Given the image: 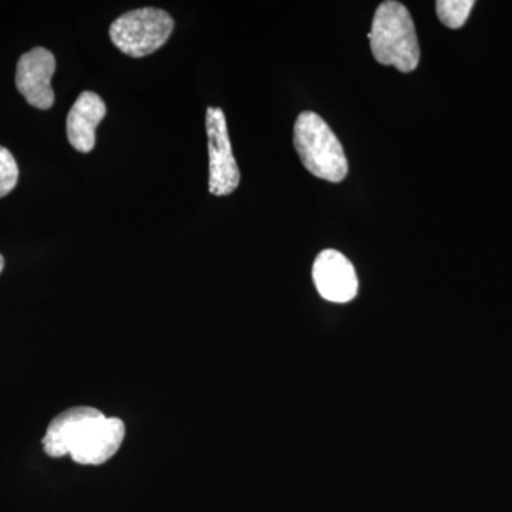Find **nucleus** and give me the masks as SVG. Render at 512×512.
<instances>
[{
    "instance_id": "obj_1",
    "label": "nucleus",
    "mask_w": 512,
    "mask_h": 512,
    "mask_svg": "<svg viewBox=\"0 0 512 512\" xmlns=\"http://www.w3.org/2000/svg\"><path fill=\"white\" fill-rule=\"evenodd\" d=\"M126 437V424L94 407L80 406L60 413L47 427L43 448L49 457L73 458L82 466H101L116 456Z\"/></svg>"
},
{
    "instance_id": "obj_2",
    "label": "nucleus",
    "mask_w": 512,
    "mask_h": 512,
    "mask_svg": "<svg viewBox=\"0 0 512 512\" xmlns=\"http://www.w3.org/2000/svg\"><path fill=\"white\" fill-rule=\"evenodd\" d=\"M373 56L383 66L410 73L420 62V46L412 16L400 2L387 0L377 8L367 33Z\"/></svg>"
},
{
    "instance_id": "obj_3",
    "label": "nucleus",
    "mask_w": 512,
    "mask_h": 512,
    "mask_svg": "<svg viewBox=\"0 0 512 512\" xmlns=\"http://www.w3.org/2000/svg\"><path fill=\"white\" fill-rule=\"evenodd\" d=\"M293 146L309 173L340 183L348 175L349 164L342 144L325 120L313 111H303L293 128Z\"/></svg>"
},
{
    "instance_id": "obj_4",
    "label": "nucleus",
    "mask_w": 512,
    "mask_h": 512,
    "mask_svg": "<svg viewBox=\"0 0 512 512\" xmlns=\"http://www.w3.org/2000/svg\"><path fill=\"white\" fill-rule=\"evenodd\" d=\"M174 30V20L163 9L141 8L124 13L110 26L113 45L131 57L157 52Z\"/></svg>"
},
{
    "instance_id": "obj_5",
    "label": "nucleus",
    "mask_w": 512,
    "mask_h": 512,
    "mask_svg": "<svg viewBox=\"0 0 512 512\" xmlns=\"http://www.w3.org/2000/svg\"><path fill=\"white\" fill-rule=\"evenodd\" d=\"M208 154H210V180L208 190L222 197L237 190L241 174L229 140L227 119L218 107L207 110Z\"/></svg>"
},
{
    "instance_id": "obj_6",
    "label": "nucleus",
    "mask_w": 512,
    "mask_h": 512,
    "mask_svg": "<svg viewBox=\"0 0 512 512\" xmlns=\"http://www.w3.org/2000/svg\"><path fill=\"white\" fill-rule=\"evenodd\" d=\"M56 72V59L50 50L36 47L20 57L16 69V87L30 106L49 110L55 104L52 77Z\"/></svg>"
},
{
    "instance_id": "obj_7",
    "label": "nucleus",
    "mask_w": 512,
    "mask_h": 512,
    "mask_svg": "<svg viewBox=\"0 0 512 512\" xmlns=\"http://www.w3.org/2000/svg\"><path fill=\"white\" fill-rule=\"evenodd\" d=\"M312 276L313 284L325 301L348 303L359 291L355 266L335 249H325L316 256Z\"/></svg>"
},
{
    "instance_id": "obj_8",
    "label": "nucleus",
    "mask_w": 512,
    "mask_h": 512,
    "mask_svg": "<svg viewBox=\"0 0 512 512\" xmlns=\"http://www.w3.org/2000/svg\"><path fill=\"white\" fill-rule=\"evenodd\" d=\"M107 107L99 94L83 92L74 101L66 120L67 138L73 148L87 154L96 146V128L106 117Z\"/></svg>"
},
{
    "instance_id": "obj_9",
    "label": "nucleus",
    "mask_w": 512,
    "mask_h": 512,
    "mask_svg": "<svg viewBox=\"0 0 512 512\" xmlns=\"http://www.w3.org/2000/svg\"><path fill=\"white\" fill-rule=\"evenodd\" d=\"M474 5V0H439L436 2V12L444 26L460 29L466 25Z\"/></svg>"
},
{
    "instance_id": "obj_10",
    "label": "nucleus",
    "mask_w": 512,
    "mask_h": 512,
    "mask_svg": "<svg viewBox=\"0 0 512 512\" xmlns=\"http://www.w3.org/2000/svg\"><path fill=\"white\" fill-rule=\"evenodd\" d=\"M19 180V167L8 148L0 146V198L13 191Z\"/></svg>"
},
{
    "instance_id": "obj_11",
    "label": "nucleus",
    "mask_w": 512,
    "mask_h": 512,
    "mask_svg": "<svg viewBox=\"0 0 512 512\" xmlns=\"http://www.w3.org/2000/svg\"><path fill=\"white\" fill-rule=\"evenodd\" d=\"M3 266H5V259H3V256L0 255V274H2Z\"/></svg>"
}]
</instances>
